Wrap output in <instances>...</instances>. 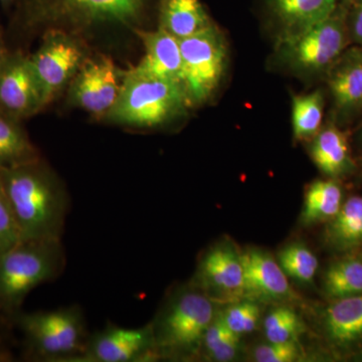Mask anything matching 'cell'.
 I'll use <instances>...</instances> for the list:
<instances>
[{"instance_id":"52a82bcc","label":"cell","mask_w":362,"mask_h":362,"mask_svg":"<svg viewBox=\"0 0 362 362\" xmlns=\"http://www.w3.org/2000/svg\"><path fill=\"white\" fill-rule=\"evenodd\" d=\"M180 85L189 108L206 103L216 94L228 66V45L216 25L180 40Z\"/></svg>"},{"instance_id":"277c9868","label":"cell","mask_w":362,"mask_h":362,"mask_svg":"<svg viewBox=\"0 0 362 362\" xmlns=\"http://www.w3.org/2000/svg\"><path fill=\"white\" fill-rule=\"evenodd\" d=\"M216 313L213 300L192 284L173 293L150 322L159 358L199 356L202 339Z\"/></svg>"},{"instance_id":"cb8c5ba5","label":"cell","mask_w":362,"mask_h":362,"mask_svg":"<svg viewBox=\"0 0 362 362\" xmlns=\"http://www.w3.org/2000/svg\"><path fill=\"white\" fill-rule=\"evenodd\" d=\"M323 290L332 301L362 295V259L344 257L331 264L324 276Z\"/></svg>"},{"instance_id":"4316f807","label":"cell","mask_w":362,"mask_h":362,"mask_svg":"<svg viewBox=\"0 0 362 362\" xmlns=\"http://www.w3.org/2000/svg\"><path fill=\"white\" fill-rule=\"evenodd\" d=\"M278 262L288 277L298 282L310 283L318 270V259L310 249L293 244L279 252Z\"/></svg>"},{"instance_id":"e575fe53","label":"cell","mask_w":362,"mask_h":362,"mask_svg":"<svg viewBox=\"0 0 362 362\" xmlns=\"http://www.w3.org/2000/svg\"><path fill=\"white\" fill-rule=\"evenodd\" d=\"M347 1L350 2L351 4H358V2L362 1V0H347Z\"/></svg>"},{"instance_id":"ba28073f","label":"cell","mask_w":362,"mask_h":362,"mask_svg":"<svg viewBox=\"0 0 362 362\" xmlns=\"http://www.w3.org/2000/svg\"><path fill=\"white\" fill-rule=\"evenodd\" d=\"M85 59L82 45L69 33L62 30L45 33L40 49L30 58L45 106L70 84Z\"/></svg>"},{"instance_id":"2e32d148","label":"cell","mask_w":362,"mask_h":362,"mask_svg":"<svg viewBox=\"0 0 362 362\" xmlns=\"http://www.w3.org/2000/svg\"><path fill=\"white\" fill-rule=\"evenodd\" d=\"M340 0H264L267 13L278 26V40L290 39L326 20Z\"/></svg>"},{"instance_id":"9c48e42d","label":"cell","mask_w":362,"mask_h":362,"mask_svg":"<svg viewBox=\"0 0 362 362\" xmlns=\"http://www.w3.org/2000/svg\"><path fill=\"white\" fill-rule=\"evenodd\" d=\"M159 358L151 323L127 328L108 324L90 334L76 362H146Z\"/></svg>"},{"instance_id":"7a4b0ae2","label":"cell","mask_w":362,"mask_h":362,"mask_svg":"<svg viewBox=\"0 0 362 362\" xmlns=\"http://www.w3.org/2000/svg\"><path fill=\"white\" fill-rule=\"evenodd\" d=\"M62 240H23L0 255V315L13 324L33 290L64 272Z\"/></svg>"},{"instance_id":"3957f363","label":"cell","mask_w":362,"mask_h":362,"mask_svg":"<svg viewBox=\"0 0 362 362\" xmlns=\"http://www.w3.org/2000/svg\"><path fill=\"white\" fill-rule=\"evenodd\" d=\"M13 326L23 335V356L30 361L76 362L90 337L84 313L76 305L49 311H21Z\"/></svg>"},{"instance_id":"d6986e66","label":"cell","mask_w":362,"mask_h":362,"mask_svg":"<svg viewBox=\"0 0 362 362\" xmlns=\"http://www.w3.org/2000/svg\"><path fill=\"white\" fill-rule=\"evenodd\" d=\"M324 328L338 347L354 346L362 341V295L333 300L323 316Z\"/></svg>"},{"instance_id":"d6a6232c","label":"cell","mask_w":362,"mask_h":362,"mask_svg":"<svg viewBox=\"0 0 362 362\" xmlns=\"http://www.w3.org/2000/svg\"><path fill=\"white\" fill-rule=\"evenodd\" d=\"M347 25L350 42L362 47V1L350 6Z\"/></svg>"},{"instance_id":"ac0fdd59","label":"cell","mask_w":362,"mask_h":362,"mask_svg":"<svg viewBox=\"0 0 362 362\" xmlns=\"http://www.w3.org/2000/svg\"><path fill=\"white\" fill-rule=\"evenodd\" d=\"M310 156L319 170L328 177H342L354 169L346 135L334 124H328L311 139Z\"/></svg>"},{"instance_id":"5b68a950","label":"cell","mask_w":362,"mask_h":362,"mask_svg":"<svg viewBox=\"0 0 362 362\" xmlns=\"http://www.w3.org/2000/svg\"><path fill=\"white\" fill-rule=\"evenodd\" d=\"M350 6L347 0H340L326 20L296 37L278 40L274 52L276 65L300 78L326 75L349 44Z\"/></svg>"},{"instance_id":"f1b7e54d","label":"cell","mask_w":362,"mask_h":362,"mask_svg":"<svg viewBox=\"0 0 362 362\" xmlns=\"http://www.w3.org/2000/svg\"><path fill=\"white\" fill-rule=\"evenodd\" d=\"M218 313L226 325L239 337L256 329L261 318L259 305L250 299L233 302L232 306L228 307L226 311H218Z\"/></svg>"},{"instance_id":"e0dca14e","label":"cell","mask_w":362,"mask_h":362,"mask_svg":"<svg viewBox=\"0 0 362 362\" xmlns=\"http://www.w3.org/2000/svg\"><path fill=\"white\" fill-rule=\"evenodd\" d=\"M144 45V56L134 69L130 70L136 75L162 78L180 83L181 78L180 42L165 30L137 32Z\"/></svg>"},{"instance_id":"603a6c76","label":"cell","mask_w":362,"mask_h":362,"mask_svg":"<svg viewBox=\"0 0 362 362\" xmlns=\"http://www.w3.org/2000/svg\"><path fill=\"white\" fill-rule=\"evenodd\" d=\"M327 239L338 250H349L362 244V197L354 195L343 202L329 221Z\"/></svg>"},{"instance_id":"4dcf8cb0","label":"cell","mask_w":362,"mask_h":362,"mask_svg":"<svg viewBox=\"0 0 362 362\" xmlns=\"http://www.w3.org/2000/svg\"><path fill=\"white\" fill-rule=\"evenodd\" d=\"M300 357L301 350L296 341H268L254 350L255 361L258 362H293L299 361Z\"/></svg>"},{"instance_id":"8fae6325","label":"cell","mask_w":362,"mask_h":362,"mask_svg":"<svg viewBox=\"0 0 362 362\" xmlns=\"http://www.w3.org/2000/svg\"><path fill=\"white\" fill-rule=\"evenodd\" d=\"M121 77L111 59H86L71 81V101L97 118H104L120 93Z\"/></svg>"},{"instance_id":"7402d4cb","label":"cell","mask_w":362,"mask_h":362,"mask_svg":"<svg viewBox=\"0 0 362 362\" xmlns=\"http://www.w3.org/2000/svg\"><path fill=\"white\" fill-rule=\"evenodd\" d=\"M343 204L341 187L334 180H316L307 188L302 220L306 225L331 221Z\"/></svg>"},{"instance_id":"ffe728a7","label":"cell","mask_w":362,"mask_h":362,"mask_svg":"<svg viewBox=\"0 0 362 362\" xmlns=\"http://www.w3.org/2000/svg\"><path fill=\"white\" fill-rule=\"evenodd\" d=\"M213 25L201 0H160L159 28L178 40Z\"/></svg>"},{"instance_id":"9a60e30c","label":"cell","mask_w":362,"mask_h":362,"mask_svg":"<svg viewBox=\"0 0 362 362\" xmlns=\"http://www.w3.org/2000/svg\"><path fill=\"white\" fill-rule=\"evenodd\" d=\"M338 115L349 118L362 111V47H349L326 74Z\"/></svg>"},{"instance_id":"4fadbf2b","label":"cell","mask_w":362,"mask_h":362,"mask_svg":"<svg viewBox=\"0 0 362 362\" xmlns=\"http://www.w3.org/2000/svg\"><path fill=\"white\" fill-rule=\"evenodd\" d=\"M45 106L30 58L20 52L6 54L0 61V112L21 120Z\"/></svg>"},{"instance_id":"30bf717a","label":"cell","mask_w":362,"mask_h":362,"mask_svg":"<svg viewBox=\"0 0 362 362\" xmlns=\"http://www.w3.org/2000/svg\"><path fill=\"white\" fill-rule=\"evenodd\" d=\"M216 302H237L244 298L242 252L230 245L209 247L199 259L190 283Z\"/></svg>"},{"instance_id":"484cf974","label":"cell","mask_w":362,"mask_h":362,"mask_svg":"<svg viewBox=\"0 0 362 362\" xmlns=\"http://www.w3.org/2000/svg\"><path fill=\"white\" fill-rule=\"evenodd\" d=\"M240 337L233 332L216 312L202 339L199 356L216 361H233L240 351Z\"/></svg>"},{"instance_id":"7c38bea8","label":"cell","mask_w":362,"mask_h":362,"mask_svg":"<svg viewBox=\"0 0 362 362\" xmlns=\"http://www.w3.org/2000/svg\"><path fill=\"white\" fill-rule=\"evenodd\" d=\"M147 0H35L42 16L76 25L120 23L138 20Z\"/></svg>"},{"instance_id":"f546056e","label":"cell","mask_w":362,"mask_h":362,"mask_svg":"<svg viewBox=\"0 0 362 362\" xmlns=\"http://www.w3.org/2000/svg\"><path fill=\"white\" fill-rule=\"evenodd\" d=\"M21 240L20 228L0 183V255L8 251Z\"/></svg>"},{"instance_id":"44dd1931","label":"cell","mask_w":362,"mask_h":362,"mask_svg":"<svg viewBox=\"0 0 362 362\" xmlns=\"http://www.w3.org/2000/svg\"><path fill=\"white\" fill-rule=\"evenodd\" d=\"M40 159L39 150L30 141L21 120L0 112V170Z\"/></svg>"},{"instance_id":"8992f818","label":"cell","mask_w":362,"mask_h":362,"mask_svg":"<svg viewBox=\"0 0 362 362\" xmlns=\"http://www.w3.org/2000/svg\"><path fill=\"white\" fill-rule=\"evenodd\" d=\"M188 108L180 83L129 71L123 75L120 93L105 118L128 127L156 128L183 115Z\"/></svg>"},{"instance_id":"5bb4252c","label":"cell","mask_w":362,"mask_h":362,"mask_svg":"<svg viewBox=\"0 0 362 362\" xmlns=\"http://www.w3.org/2000/svg\"><path fill=\"white\" fill-rule=\"evenodd\" d=\"M244 264V297L252 301H283L294 297L288 276L280 264L266 252L247 250Z\"/></svg>"},{"instance_id":"d4e9b609","label":"cell","mask_w":362,"mask_h":362,"mask_svg":"<svg viewBox=\"0 0 362 362\" xmlns=\"http://www.w3.org/2000/svg\"><path fill=\"white\" fill-rule=\"evenodd\" d=\"M324 96L320 90L296 95L292 99V127L295 139H312L322 128Z\"/></svg>"},{"instance_id":"6da1fadb","label":"cell","mask_w":362,"mask_h":362,"mask_svg":"<svg viewBox=\"0 0 362 362\" xmlns=\"http://www.w3.org/2000/svg\"><path fill=\"white\" fill-rule=\"evenodd\" d=\"M0 183L23 240H62L70 211L68 190L42 159L0 170Z\"/></svg>"},{"instance_id":"83f0119b","label":"cell","mask_w":362,"mask_h":362,"mask_svg":"<svg viewBox=\"0 0 362 362\" xmlns=\"http://www.w3.org/2000/svg\"><path fill=\"white\" fill-rule=\"evenodd\" d=\"M264 331L270 342L296 341L303 333L304 323L297 312L288 306L274 308L264 321Z\"/></svg>"},{"instance_id":"836d02e7","label":"cell","mask_w":362,"mask_h":362,"mask_svg":"<svg viewBox=\"0 0 362 362\" xmlns=\"http://www.w3.org/2000/svg\"><path fill=\"white\" fill-rule=\"evenodd\" d=\"M6 52H4V45H2L1 39H0V61L4 59V57L6 56Z\"/></svg>"},{"instance_id":"1f68e13d","label":"cell","mask_w":362,"mask_h":362,"mask_svg":"<svg viewBox=\"0 0 362 362\" xmlns=\"http://www.w3.org/2000/svg\"><path fill=\"white\" fill-rule=\"evenodd\" d=\"M13 324L0 315V362L13 361L16 339L13 337Z\"/></svg>"}]
</instances>
